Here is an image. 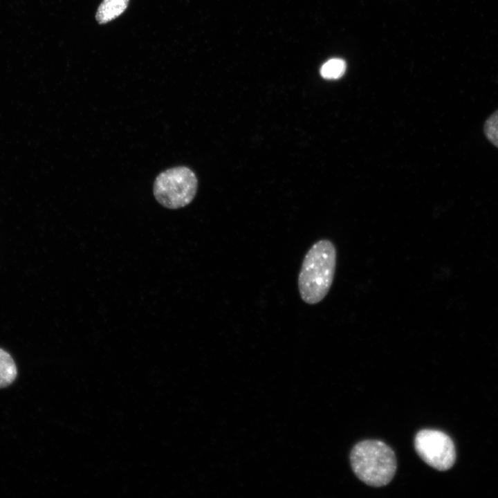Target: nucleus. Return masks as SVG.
Returning a JSON list of instances; mask_svg holds the SVG:
<instances>
[{"mask_svg": "<svg viewBox=\"0 0 498 498\" xmlns=\"http://www.w3.org/2000/svg\"><path fill=\"white\" fill-rule=\"evenodd\" d=\"M198 187L194 172L184 166L174 167L160 173L153 187L156 201L165 208L178 209L190 203Z\"/></svg>", "mask_w": 498, "mask_h": 498, "instance_id": "3", "label": "nucleus"}, {"mask_svg": "<svg viewBox=\"0 0 498 498\" xmlns=\"http://www.w3.org/2000/svg\"><path fill=\"white\" fill-rule=\"evenodd\" d=\"M129 0H103L96 12L99 24H106L120 16L127 8Z\"/></svg>", "mask_w": 498, "mask_h": 498, "instance_id": "5", "label": "nucleus"}, {"mask_svg": "<svg viewBox=\"0 0 498 498\" xmlns=\"http://www.w3.org/2000/svg\"><path fill=\"white\" fill-rule=\"evenodd\" d=\"M346 70V63L341 59H331L324 63L321 69L320 74L325 79H338L342 77Z\"/></svg>", "mask_w": 498, "mask_h": 498, "instance_id": "7", "label": "nucleus"}, {"mask_svg": "<svg viewBox=\"0 0 498 498\" xmlns=\"http://www.w3.org/2000/svg\"><path fill=\"white\" fill-rule=\"evenodd\" d=\"M483 131L488 142L498 148V109L495 111L486 120Z\"/></svg>", "mask_w": 498, "mask_h": 498, "instance_id": "8", "label": "nucleus"}, {"mask_svg": "<svg viewBox=\"0 0 498 498\" xmlns=\"http://www.w3.org/2000/svg\"><path fill=\"white\" fill-rule=\"evenodd\" d=\"M336 262V248L330 240H319L309 248L297 282L300 297L305 303L315 304L326 296L333 284Z\"/></svg>", "mask_w": 498, "mask_h": 498, "instance_id": "1", "label": "nucleus"}, {"mask_svg": "<svg viewBox=\"0 0 498 498\" xmlns=\"http://www.w3.org/2000/svg\"><path fill=\"white\" fill-rule=\"evenodd\" d=\"M414 446L419 456L438 470H447L454 463V443L443 432L428 429L419 431L415 436Z\"/></svg>", "mask_w": 498, "mask_h": 498, "instance_id": "4", "label": "nucleus"}, {"mask_svg": "<svg viewBox=\"0 0 498 498\" xmlns=\"http://www.w3.org/2000/svg\"><path fill=\"white\" fill-rule=\"evenodd\" d=\"M17 374L15 363L8 353L0 349V388L10 385Z\"/></svg>", "mask_w": 498, "mask_h": 498, "instance_id": "6", "label": "nucleus"}, {"mask_svg": "<svg viewBox=\"0 0 498 498\" xmlns=\"http://www.w3.org/2000/svg\"><path fill=\"white\" fill-rule=\"evenodd\" d=\"M350 461L358 478L374 487L389 483L396 470L394 451L378 440H365L357 443L351 452Z\"/></svg>", "mask_w": 498, "mask_h": 498, "instance_id": "2", "label": "nucleus"}]
</instances>
